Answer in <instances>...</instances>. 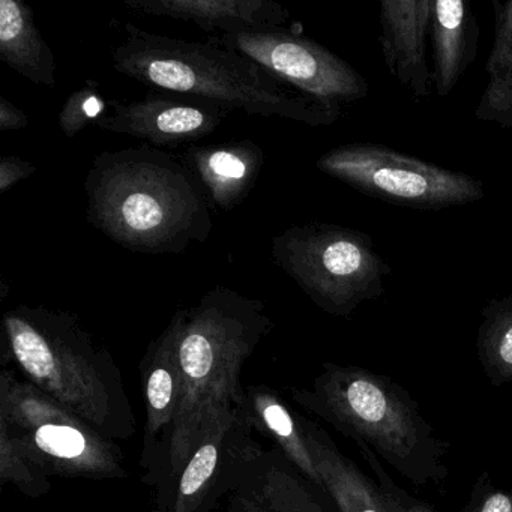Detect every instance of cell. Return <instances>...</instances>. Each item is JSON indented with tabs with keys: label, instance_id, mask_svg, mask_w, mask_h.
I'll use <instances>...</instances> for the list:
<instances>
[{
	"label": "cell",
	"instance_id": "6da1fadb",
	"mask_svg": "<svg viewBox=\"0 0 512 512\" xmlns=\"http://www.w3.org/2000/svg\"><path fill=\"white\" fill-rule=\"evenodd\" d=\"M85 193L89 223L134 253H184L214 226L199 179L154 146L95 155Z\"/></svg>",
	"mask_w": 512,
	"mask_h": 512
},
{
	"label": "cell",
	"instance_id": "7a4b0ae2",
	"mask_svg": "<svg viewBox=\"0 0 512 512\" xmlns=\"http://www.w3.org/2000/svg\"><path fill=\"white\" fill-rule=\"evenodd\" d=\"M272 328L265 302L226 286L212 287L193 307L182 308L181 407L166 481L155 491V499L166 493L214 422L244 407L242 370Z\"/></svg>",
	"mask_w": 512,
	"mask_h": 512
},
{
	"label": "cell",
	"instance_id": "3957f363",
	"mask_svg": "<svg viewBox=\"0 0 512 512\" xmlns=\"http://www.w3.org/2000/svg\"><path fill=\"white\" fill-rule=\"evenodd\" d=\"M124 35L113 50V67L149 88L310 127H329L343 115L224 47L152 34L131 23Z\"/></svg>",
	"mask_w": 512,
	"mask_h": 512
},
{
	"label": "cell",
	"instance_id": "277c9868",
	"mask_svg": "<svg viewBox=\"0 0 512 512\" xmlns=\"http://www.w3.org/2000/svg\"><path fill=\"white\" fill-rule=\"evenodd\" d=\"M2 341L4 367L13 362L25 380L104 436L128 440L136 434L121 368L76 314L17 305L2 316Z\"/></svg>",
	"mask_w": 512,
	"mask_h": 512
},
{
	"label": "cell",
	"instance_id": "5b68a950",
	"mask_svg": "<svg viewBox=\"0 0 512 512\" xmlns=\"http://www.w3.org/2000/svg\"><path fill=\"white\" fill-rule=\"evenodd\" d=\"M307 412L364 443L416 487L448 478L449 443L436 436L418 403L397 382L358 365L323 364L310 389H293Z\"/></svg>",
	"mask_w": 512,
	"mask_h": 512
},
{
	"label": "cell",
	"instance_id": "8992f818",
	"mask_svg": "<svg viewBox=\"0 0 512 512\" xmlns=\"http://www.w3.org/2000/svg\"><path fill=\"white\" fill-rule=\"evenodd\" d=\"M271 254L320 310L335 317L380 298L391 274L367 233L337 224L287 227L272 238Z\"/></svg>",
	"mask_w": 512,
	"mask_h": 512
},
{
	"label": "cell",
	"instance_id": "52a82bcc",
	"mask_svg": "<svg viewBox=\"0 0 512 512\" xmlns=\"http://www.w3.org/2000/svg\"><path fill=\"white\" fill-rule=\"evenodd\" d=\"M0 425L50 476L127 478L124 452L116 440L20 379L14 368L0 371Z\"/></svg>",
	"mask_w": 512,
	"mask_h": 512
},
{
	"label": "cell",
	"instance_id": "ba28073f",
	"mask_svg": "<svg viewBox=\"0 0 512 512\" xmlns=\"http://www.w3.org/2000/svg\"><path fill=\"white\" fill-rule=\"evenodd\" d=\"M316 166L365 196L403 208L442 211L485 196L479 179L374 143L337 146L325 152Z\"/></svg>",
	"mask_w": 512,
	"mask_h": 512
},
{
	"label": "cell",
	"instance_id": "9c48e42d",
	"mask_svg": "<svg viewBox=\"0 0 512 512\" xmlns=\"http://www.w3.org/2000/svg\"><path fill=\"white\" fill-rule=\"evenodd\" d=\"M209 43L239 53L308 97L343 113L365 100L367 80L340 56L292 29H244L212 35Z\"/></svg>",
	"mask_w": 512,
	"mask_h": 512
},
{
	"label": "cell",
	"instance_id": "30bf717a",
	"mask_svg": "<svg viewBox=\"0 0 512 512\" xmlns=\"http://www.w3.org/2000/svg\"><path fill=\"white\" fill-rule=\"evenodd\" d=\"M265 451L245 407L214 422L163 496L157 512H211L238 490L245 467Z\"/></svg>",
	"mask_w": 512,
	"mask_h": 512
},
{
	"label": "cell",
	"instance_id": "8fae6325",
	"mask_svg": "<svg viewBox=\"0 0 512 512\" xmlns=\"http://www.w3.org/2000/svg\"><path fill=\"white\" fill-rule=\"evenodd\" d=\"M181 323L182 308L149 344L140 362L146 413L140 470L143 484L155 491L166 481L170 443L181 407L182 377L178 356Z\"/></svg>",
	"mask_w": 512,
	"mask_h": 512
},
{
	"label": "cell",
	"instance_id": "7c38bea8",
	"mask_svg": "<svg viewBox=\"0 0 512 512\" xmlns=\"http://www.w3.org/2000/svg\"><path fill=\"white\" fill-rule=\"evenodd\" d=\"M229 112L223 107L179 95L149 94L143 100L109 101L94 127L145 140L149 146H178L211 136Z\"/></svg>",
	"mask_w": 512,
	"mask_h": 512
},
{
	"label": "cell",
	"instance_id": "4fadbf2b",
	"mask_svg": "<svg viewBox=\"0 0 512 512\" xmlns=\"http://www.w3.org/2000/svg\"><path fill=\"white\" fill-rule=\"evenodd\" d=\"M433 0H380L383 59L389 74L415 98L433 94V70L428 68L427 37Z\"/></svg>",
	"mask_w": 512,
	"mask_h": 512
},
{
	"label": "cell",
	"instance_id": "5bb4252c",
	"mask_svg": "<svg viewBox=\"0 0 512 512\" xmlns=\"http://www.w3.org/2000/svg\"><path fill=\"white\" fill-rule=\"evenodd\" d=\"M143 16L191 23L212 35L244 29L284 28L290 13L272 0H124Z\"/></svg>",
	"mask_w": 512,
	"mask_h": 512
},
{
	"label": "cell",
	"instance_id": "9a60e30c",
	"mask_svg": "<svg viewBox=\"0 0 512 512\" xmlns=\"http://www.w3.org/2000/svg\"><path fill=\"white\" fill-rule=\"evenodd\" d=\"M209 202L223 211L241 205L253 191L265 163V152L250 140L211 146H190L182 154Z\"/></svg>",
	"mask_w": 512,
	"mask_h": 512
},
{
	"label": "cell",
	"instance_id": "2e32d148",
	"mask_svg": "<svg viewBox=\"0 0 512 512\" xmlns=\"http://www.w3.org/2000/svg\"><path fill=\"white\" fill-rule=\"evenodd\" d=\"M302 430L323 484L337 512H389L379 485L343 454L323 428L305 416Z\"/></svg>",
	"mask_w": 512,
	"mask_h": 512
},
{
	"label": "cell",
	"instance_id": "e0dca14e",
	"mask_svg": "<svg viewBox=\"0 0 512 512\" xmlns=\"http://www.w3.org/2000/svg\"><path fill=\"white\" fill-rule=\"evenodd\" d=\"M433 80L439 97L454 91L475 62L479 25L467 0H433L431 5Z\"/></svg>",
	"mask_w": 512,
	"mask_h": 512
},
{
	"label": "cell",
	"instance_id": "ac0fdd59",
	"mask_svg": "<svg viewBox=\"0 0 512 512\" xmlns=\"http://www.w3.org/2000/svg\"><path fill=\"white\" fill-rule=\"evenodd\" d=\"M236 491L265 512H331L328 499L275 448L265 449L247 464Z\"/></svg>",
	"mask_w": 512,
	"mask_h": 512
},
{
	"label": "cell",
	"instance_id": "d6986e66",
	"mask_svg": "<svg viewBox=\"0 0 512 512\" xmlns=\"http://www.w3.org/2000/svg\"><path fill=\"white\" fill-rule=\"evenodd\" d=\"M244 407L256 433L271 439L274 448L299 475L323 494L322 479L308 448L299 413L293 412L280 394L266 385L247 386Z\"/></svg>",
	"mask_w": 512,
	"mask_h": 512
},
{
	"label": "cell",
	"instance_id": "ffe728a7",
	"mask_svg": "<svg viewBox=\"0 0 512 512\" xmlns=\"http://www.w3.org/2000/svg\"><path fill=\"white\" fill-rule=\"evenodd\" d=\"M0 58L34 85L55 88V55L22 0H0Z\"/></svg>",
	"mask_w": 512,
	"mask_h": 512
},
{
	"label": "cell",
	"instance_id": "44dd1931",
	"mask_svg": "<svg viewBox=\"0 0 512 512\" xmlns=\"http://www.w3.org/2000/svg\"><path fill=\"white\" fill-rule=\"evenodd\" d=\"M494 43L485 64L487 83L475 118L512 131V0H493Z\"/></svg>",
	"mask_w": 512,
	"mask_h": 512
},
{
	"label": "cell",
	"instance_id": "7402d4cb",
	"mask_svg": "<svg viewBox=\"0 0 512 512\" xmlns=\"http://www.w3.org/2000/svg\"><path fill=\"white\" fill-rule=\"evenodd\" d=\"M476 349L491 385L512 382V296L491 299L482 308Z\"/></svg>",
	"mask_w": 512,
	"mask_h": 512
},
{
	"label": "cell",
	"instance_id": "603a6c76",
	"mask_svg": "<svg viewBox=\"0 0 512 512\" xmlns=\"http://www.w3.org/2000/svg\"><path fill=\"white\" fill-rule=\"evenodd\" d=\"M0 484H11L31 499L52 490V476L26 452L16 437L0 425Z\"/></svg>",
	"mask_w": 512,
	"mask_h": 512
},
{
	"label": "cell",
	"instance_id": "cb8c5ba5",
	"mask_svg": "<svg viewBox=\"0 0 512 512\" xmlns=\"http://www.w3.org/2000/svg\"><path fill=\"white\" fill-rule=\"evenodd\" d=\"M109 103L103 98L98 83L86 80L85 86L73 92L65 101L59 113V128L68 139H73L82 133L88 125L106 115Z\"/></svg>",
	"mask_w": 512,
	"mask_h": 512
},
{
	"label": "cell",
	"instance_id": "d4e9b609",
	"mask_svg": "<svg viewBox=\"0 0 512 512\" xmlns=\"http://www.w3.org/2000/svg\"><path fill=\"white\" fill-rule=\"evenodd\" d=\"M364 460L373 470L377 478V485L382 491L383 499L389 512H436L430 503L412 496L409 491L395 482V479L386 472L385 467L379 461V455L374 454L364 443H356Z\"/></svg>",
	"mask_w": 512,
	"mask_h": 512
},
{
	"label": "cell",
	"instance_id": "484cf974",
	"mask_svg": "<svg viewBox=\"0 0 512 512\" xmlns=\"http://www.w3.org/2000/svg\"><path fill=\"white\" fill-rule=\"evenodd\" d=\"M461 512H512V485L508 490L497 488L488 473H482L473 485L469 503Z\"/></svg>",
	"mask_w": 512,
	"mask_h": 512
},
{
	"label": "cell",
	"instance_id": "4316f807",
	"mask_svg": "<svg viewBox=\"0 0 512 512\" xmlns=\"http://www.w3.org/2000/svg\"><path fill=\"white\" fill-rule=\"evenodd\" d=\"M37 172V166L31 161L23 160L16 155H8L0 161V194L7 193L8 190L26 181Z\"/></svg>",
	"mask_w": 512,
	"mask_h": 512
},
{
	"label": "cell",
	"instance_id": "83f0119b",
	"mask_svg": "<svg viewBox=\"0 0 512 512\" xmlns=\"http://www.w3.org/2000/svg\"><path fill=\"white\" fill-rule=\"evenodd\" d=\"M29 125V116L7 98H0V131L14 133L25 130Z\"/></svg>",
	"mask_w": 512,
	"mask_h": 512
},
{
	"label": "cell",
	"instance_id": "f1b7e54d",
	"mask_svg": "<svg viewBox=\"0 0 512 512\" xmlns=\"http://www.w3.org/2000/svg\"><path fill=\"white\" fill-rule=\"evenodd\" d=\"M229 499L227 512H265L254 500L238 491H235Z\"/></svg>",
	"mask_w": 512,
	"mask_h": 512
}]
</instances>
